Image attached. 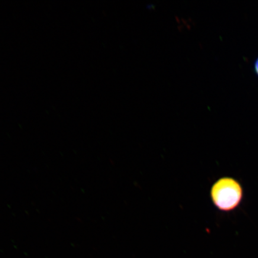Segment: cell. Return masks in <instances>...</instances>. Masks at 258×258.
<instances>
[{
  "instance_id": "cell-1",
  "label": "cell",
  "mask_w": 258,
  "mask_h": 258,
  "mask_svg": "<svg viewBox=\"0 0 258 258\" xmlns=\"http://www.w3.org/2000/svg\"><path fill=\"white\" fill-rule=\"evenodd\" d=\"M211 195L216 207L220 211L228 212L239 205L243 198V189L236 180L222 177L212 186Z\"/></svg>"
},
{
  "instance_id": "cell-2",
  "label": "cell",
  "mask_w": 258,
  "mask_h": 258,
  "mask_svg": "<svg viewBox=\"0 0 258 258\" xmlns=\"http://www.w3.org/2000/svg\"><path fill=\"white\" fill-rule=\"evenodd\" d=\"M253 70L254 73H255L256 75L258 77V57H257V59L254 61Z\"/></svg>"
}]
</instances>
